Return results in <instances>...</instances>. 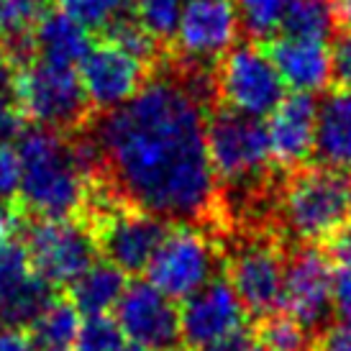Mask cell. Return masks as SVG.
Masks as SVG:
<instances>
[{
	"label": "cell",
	"instance_id": "6da1fadb",
	"mask_svg": "<svg viewBox=\"0 0 351 351\" xmlns=\"http://www.w3.org/2000/svg\"><path fill=\"white\" fill-rule=\"evenodd\" d=\"M213 77L200 67L147 80L90 134L103 162L100 185L128 208L162 221H205L215 213L218 182L205 147V106Z\"/></svg>",
	"mask_w": 351,
	"mask_h": 351
},
{
	"label": "cell",
	"instance_id": "7a4b0ae2",
	"mask_svg": "<svg viewBox=\"0 0 351 351\" xmlns=\"http://www.w3.org/2000/svg\"><path fill=\"white\" fill-rule=\"evenodd\" d=\"M23 210L39 221H64L88 203L90 180L75 162L69 141L49 128H29L19 138Z\"/></svg>",
	"mask_w": 351,
	"mask_h": 351
},
{
	"label": "cell",
	"instance_id": "3957f363",
	"mask_svg": "<svg viewBox=\"0 0 351 351\" xmlns=\"http://www.w3.org/2000/svg\"><path fill=\"white\" fill-rule=\"evenodd\" d=\"M280 218L300 244H321L349 223L351 172L333 167H302L280 195Z\"/></svg>",
	"mask_w": 351,
	"mask_h": 351
},
{
	"label": "cell",
	"instance_id": "277c9868",
	"mask_svg": "<svg viewBox=\"0 0 351 351\" xmlns=\"http://www.w3.org/2000/svg\"><path fill=\"white\" fill-rule=\"evenodd\" d=\"M16 106L23 118L49 131H80L90 116L88 95L75 67L51 64L44 59L29 62L19 72Z\"/></svg>",
	"mask_w": 351,
	"mask_h": 351
},
{
	"label": "cell",
	"instance_id": "5b68a950",
	"mask_svg": "<svg viewBox=\"0 0 351 351\" xmlns=\"http://www.w3.org/2000/svg\"><path fill=\"white\" fill-rule=\"evenodd\" d=\"M205 147L215 182L223 180L231 187L259 185L256 180L267 175V167L272 162L267 126L226 108L208 118Z\"/></svg>",
	"mask_w": 351,
	"mask_h": 351
},
{
	"label": "cell",
	"instance_id": "8992f818",
	"mask_svg": "<svg viewBox=\"0 0 351 351\" xmlns=\"http://www.w3.org/2000/svg\"><path fill=\"white\" fill-rule=\"evenodd\" d=\"M213 85L226 110L254 121L272 116L287 90L272 59L256 44H241L228 51L215 67Z\"/></svg>",
	"mask_w": 351,
	"mask_h": 351
},
{
	"label": "cell",
	"instance_id": "52a82bcc",
	"mask_svg": "<svg viewBox=\"0 0 351 351\" xmlns=\"http://www.w3.org/2000/svg\"><path fill=\"white\" fill-rule=\"evenodd\" d=\"M23 249L29 254L31 269L51 287L75 285L98 262V244L90 223L64 221H36L26 228Z\"/></svg>",
	"mask_w": 351,
	"mask_h": 351
},
{
	"label": "cell",
	"instance_id": "ba28073f",
	"mask_svg": "<svg viewBox=\"0 0 351 351\" xmlns=\"http://www.w3.org/2000/svg\"><path fill=\"white\" fill-rule=\"evenodd\" d=\"M90 228L95 234L98 252H103L106 262L118 267L123 274L149 269L156 249L169 234L167 221L123 203L98 208Z\"/></svg>",
	"mask_w": 351,
	"mask_h": 351
},
{
	"label": "cell",
	"instance_id": "9c48e42d",
	"mask_svg": "<svg viewBox=\"0 0 351 351\" xmlns=\"http://www.w3.org/2000/svg\"><path fill=\"white\" fill-rule=\"evenodd\" d=\"M218 254L210 239L193 226L172 228L149 264V285L169 300H187L215 280Z\"/></svg>",
	"mask_w": 351,
	"mask_h": 351
},
{
	"label": "cell",
	"instance_id": "30bf717a",
	"mask_svg": "<svg viewBox=\"0 0 351 351\" xmlns=\"http://www.w3.org/2000/svg\"><path fill=\"white\" fill-rule=\"evenodd\" d=\"M331 256L318 246L302 244L285 259L282 311L305 331H323L333 313Z\"/></svg>",
	"mask_w": 351,
	"mask_h": 351
},
{
	"label": "cell",
	"instance_id": "8fae6325",
	"mask_svg": "<svg viewBox=\"0 0 351 351\" xmlns=\"http://www.w3.org/2000/svg\"><path fill=\"white\" fill-rule=\"evenodd\" d=\"M285 259L287 256L272 239L244 241L231 254L226 280L231 282L246 313L264 321L282 308Z\"/></svg>",
	"mask_w": 351,
	"mask_h": 351
},
{
	"label": "cell",
	"instance_id": "7c38bea8",
	"mask_svg": "<svg viewBox=\"0 0 351 351\" xmlns=\"http://www.w3.org/2000/svg\"><path fill=\"white\" fill-rule=\"evenodd\" d=\"M239 26L234 0H187L175 31L177 54L203 69L234 49Z\"/></svg>",
	"mask_w": 351,
	"mask_h": 351
},
{
	"label": "cell",
	"instance_id": "4fadbf2b",
	"mask_svg": "<svg viewBox=\"0 0 351 351\" xmlns=\"http://www.w3.org/2000/svg\"><path fill=\"white\" fill-rule=\"evenodd\" d=\"M116 323L123 339L149 351H175L180 346V311L154 285H126L116 305Z\"/></svg>",
	"mask_w": 351,
	"mask_h": 351
},
{
	"label": "cell",
	"instance_id": "5bb4252c",
	"mask_svg": "<svg viewBox=\"0 0 351 351\" xmlns=\"http://www.w3.org/2000/svg\"><path fill=\"white\" fill-rule=\"evenodd\" d=\"M77 75L90 108H98L103 113L128 103L147 85V64L106 39L90 47L88 57L80 62Z\"/></svg>",
	"mask_w": 351,
	"mask_h": 351
},
{
	"label": "cell",
	"instance_id": "9a60e30c",
	"mask_svg": "<svg viewBox=\"0 0 351 351\" xmlns=\"http://www.w3.org/2000/svg\"><path fill=\"white\" fill-rule=\"evenodd\" d=\"M246 326V311L226 277H215L203 290L182 300L180 341L190 351H203L210 343Z\"/></svg>",
	"mask_w": 351,
	"mask_h": 351
},
{
	"label": "cell",
	"instance_id": "2e32d148",
	"mask_svg": "<svg viewBox=\"0 0 351 351\" xmlns=\"http://www.w3.org/2000/svg\"><path fill=\"white\" fill-rule=\"evenodd\" d=\"M318 103L313 95L293 93L285 95L277 106L269 123V152L274 165L285 169H300L315 152V134H318Z\"/></svg>",
	"mask_w": 351,
	"mask_h": 351
},
{
	"label": "cell",
	"instance_id": "e0dca14e",
	"mask_svg": "<svg viewBox=\"0 0 351 351\" xmlns=\"http://www.w3.org/2000/svg\"><path fill=\"white\" fill-rule=\"evenodd\" d=\"M267 57L272 59L285 88L302 95L321 93L333 80V57L326 41L295 39L282 34L269 41Z\"/></svg>",
	"mask_w": 351,
	"mask_h": 351
},
{
	"label": "cell",
	"instance_id": "ac0fdd59",
	"mask_svg": "<svg viewBox=\"0 0 351 351\" xmlns=\"http://www.w3.org/2000/svg\"><path fill=\"white\" fill-rule=\"evenodd\" d=\"M90 47V31L64 10H47L34 34V51H39V59L62 67H80Z\"/></svg>",
	"mask_w": 351,
	"mask_h": 351
},
{
	"label": "cell",
	"instance_id": "d6986e66",
	"mask_svg": "<svg viewBox=\"0 0 351 351\" xmlns=\"http://www.w3.org/2000/svg\"><path fill=\"white\" fill-rule=\"evenodd\" d=\"M315 154L326 167L351 172V93L341 90L318 108Z\"/></svg>",
	"mask_w": 351,
	"mask_h": 351
},
{
	"label": "cell",
	"instance_id": "ffe728a7",
	"mask_svg": "<svg viewBox=\"0 0 351 351\" xmlns=\"http://www.w3.org/2000/svg\"><path fill=\"white\" fill-rule=\"evenodd\" d=\"M126 293V274L110 262H95L75 285H69V302L82 318L108 315Z\"/></svg>",
	"mask_w": 351,
	"mask_h": 351
},
{
	"label": "cell",
	"instance_id": "44dd1931",
	"mask_svg": "<svg viewBox=\"0 0 351 351\" xmlns=\"http://www.w3.org/2000/svg\"><path fill=\"white\" fill-rule=\"evenodd\" d=\"M44 0H0V39L16 64H29L34 54V34L44 19Z\"/></svg>",
	"mask_w": 351,
	"mask_h": 351
},
{
	"label": "cell",
	"instance_id": "7402d4cb",
	"mask_svg": "<svg viewBox=\"0 0 351 351\" xmlns=\"http://www.w3.org/2000/svg\"><path fill=\"white\" fill-rule=\"evenodd\" d=\"M82 315L69 300L54 298L49 308L41 313L29 328V341L34 351H77V336Z\"/></svg>",
	"mask_w": 351,
	"mask_h": 351
},
{
	"label": "cell",
	"instance_id": "603a6c76",
	"mask_svg": "<svg viewBox=\"0 0 351 351\" xmlns=\"http://www.w3.org/2000/svg\"><path fill=\"white\" fill-rule=\"evenodd\" d=\"M336 13L328 0H290L282 19L285 36L326 41L331 36Z\"/></svg>",
	"mask_w": 351,
	"mask_h": 351
},
{
	"label": "cell",
	"instance_id": "cb8c5ba5",
	"mask_svg": "<svg viewBox=\"0 0 351 351\" xmlns=\"http://www.w3.org/2000/svg\"><path fill=\"white\" fill-rule=\"evenodd\" d=\"M106 41L113 44V47H118V49H123L126 54H131V57H136L138 62H144V64L154 62L156 49H159V41L138 23V19L134 16V10L123 13L121 19L113 21V23L108 26Z\"/></svg>",
	"mask_w": 351,
	"mask_h": 351
},
{
	"label": "cell",
	"instance_id": "d4e9b609",
	"mask_svg": "<svg viewBox=\"0 0 351 351\" xmlns=\"http://www.w3.org/2000/svg\"><path fill=\"white\" fill-rule=\"evenodd\" d=\"M182 8H185V0H131V10L138 19V23L159 44L175 39Z\"/></svg>",
	"mask_w": 351,
	"mask_h": 351
},
{
	"label": "cell",
	"instance_id": "484cf974",
	"mask_svg": "<svg viewBox=\"0 0 351 351\" xmlns=\"http://www.w3.org/2000/svg\"><path fill=\"white\" fill-rule=\"evenodd\" d=\"M290 0H236L239 23L254 39H272L277 29H282L285 10Z\"/></svg>",
	"mask_w": 351,
	"mask_h": 351
},
{
	"label": "cell",
	"instance_id": "4316f807",
	"mask_svg": "<svg viewBox=\"0 0 351 351\" xmlns=\"http://www.w3.org/2000/svg\"><path fill=\"white\" fill-rule=\"evenodd\" d=\"M34 274L36 272L31 269L29 254H26L23 244L10 241L3 246L0 249V305H5L10 298H16L29 285Z\"/></svg>",
	"mask_w": 351,
	"mask_h": 351
},
{
	"label": "cell",
	"instance_id": "83f0119b",
	"mask_svg": "<svg viewBox=\"0 0 351 351\" xmlns=\"http://www.w3.org/2000/svg\"><path fill=\"white\" fill-rule=\"evenodd\" d=\"M62 10L85 29L106 31L113 21L131 10V0H62Z\"/></svg>",
	"mask_w": 351,
	"mask_h": 351
},
{
	"label": "cell",
	"instance_id": "f1b7e54d",
	"mask_svg": "<svg viewBox=\"0 0 351 351\" xmlns=\"http://www.w3.org/2000/svg\"><path fill=\"white\" fill-rule=\"evenodd\" d=\"M259 343L269 351H308V331L290 315L277 313L262 321Z\"/></svg>",
	"mask_w": 351,
	"mask_h": 351
},
{
	"label": "cell",
	"instance_id": "f546056e",
	"mask_svg": "<svg viewBox=\"0 0 351 351\" xmlns=\"http://www.w3.org/2000/svg\"><path fill=\"white\" fill-rule=\"evenodd\" d=\"M123 346V333L116 318L110 315H90L82 318L77 336V351H116Z\"/></svg>",
	"mask_w": 351,
	"mask_h": 351
},
{
	"label": "cell",
	"instance_id": "4dcf8cb0",
	"mask_svg": "<svg viewBox=\"0 0 351 351\" xmlns=\"http://www.w3.org/2000/svg\"><path fill=\"white\" fill-rule=\"evenodd\" d=\"M21 159L13 147H0V203L19 195Z\"/></svg>",
	"mask_w": 351,
	"mask_h": 351
},
{
	"label": "cell",
	"instance_id": "1f68e13d",
	"mask_svg": "<svg viewBox=\"0 0 351 351\" xmlns=\"http://www.w3.org/2000/svg\"><path fill=\"white\" fill-rule=\"evenodd\" d=\"M333 57V80L341 85V90L351 93V31L341 34L339 41L331 47Z\"/></svg>",
	"mask_w": 351,
	"mask_h": 351
},
{
	"label": "cell",
	"instance_id": "d6a6232c",
	"mask_svg": "<svg viewBox=\"0 0 351 351\" xmlns=\"http://www.w3.org/2000/svg\"><path fill=\"white\" fill-rule=\"evenodd\" d=\"M26 118L19 106L13 103H0V147H10L26 134Z\"/></svg>",
	"mask_w": 351,
	"mask_h": 351
},
{
	"label": "cell",
	"instance_id": "836d02e7",
	"mask_svg": "<svg viewBox=\"0 0 351 351\" xmlns=\"http://www.w3.org/2000/svg\"><path fill=\"white\" fill-rule=\"evenodd\" d=\"M315 351H351V323L326 326L318 333Z\"/></svg>",
	"mask_w": 351,
	"mask_h": 351
},
{
	"label": "cell",
	"instance_id": "e575fe53",
	"mask_svg": "<svg viewBox=\"0 0 351 351\" xmlns=\"http://www.w3.org/2000/svg\"><path fill=\"white\" fill-rule=\"evenodd\" d=\"M333 311H339L343 323H351V269L346 267L333 277Z\"/></svg>",
	"mask_w": 351,
	"mask_h": 351
},
{
	"label": "cell",
	"instance_id": "d590c367",
	"mask_svg": "<svg viewBox=\"0 0 351 351\" xmlns=\"http://www.w3.org/2000/svg\"><path fill=\"white\" fill-rule=\"evenodd\" d=\"M21 64L0 51V103H13L16 106V88H19Z\"/></svg>",
	"mask_w": 351,
	"mask_h": 351
},
{
	"label": "cell",
	"instance_id": "8d00e7d4",
	"mask_svg": "<svg viewBox=\"0 0 351 351\" xmlns=\"http://www.w3.org/2000/svg\"><path fill=\"white\" fill-rule=\"evenodd\" d=\"M252 346H254L252 331L244 326V328H239V331L223 336L221 341L210 343V346H208V349H203V351H249Z\"/></svg>",
	"mask_w": 351,
	"mask_h": 351
},
{
	"label": "cell",
	"instance_id": "74e56055",
	"mask_svg": "<svg viewBox=\"0 0 351 351\" xmlns=\"http://www.w3.org/2000/svg\"><path fill=\"white\" fill-rule=\"evenodd\" d=\"M331 252L336 262L341 264V267H346V269H351V218L349 223L343 226L341 231L331 239Z\"/></svg>",
	"mask_w": 351,
	"mask_h": 351
},
{
	"label": "cell",
	"instance_id": "f35d334b",
	"mask_svg": "<svg viewBox=\"0 0 351 351\" xmlns=\"http://www.w3.org/2000/svg\"><path fill=\"white\" fill-rule=\"evenodd\" d=\"M0 351H34L29 333L21 328H0Z\"/></svg>",
	"mask_w": 351,
	"mask_h": 351
},
{
	"label": "cell",
	"instance_id": "ab89813d",
	"mask_svg": "<svg viewBox=\"0 0 351 351\" xmlns=\"http://www.w3.org/2000/svg\"><path fill=\"white\" fill-rule=\"evenodd\" d=\"M328 3L336 13V21H341L351 29V0H328Z\"/></svg>",
	"mask_w": 351,
	"mask_h": 351
},
{
	"label": "cell",
	"instance_id": "60d3db41",
	"mask_svg": "<svg viewBox=\"0 0 351 351\" xmlns=\"http://www.w3.org/2000/svg\"><path fill=\"white\" fill-rule=\"evenodd\" d=\"M116 351H149V349H144V346H136V343H131V341H123V346H118Z\"/></svg>",
	"mask_w": 351,
	"mask_h": 351
},
{
	"label": "cell",
	"instance_id": "b9f144b4",
	"mask_svg": "<svg viewBox=\"0 0 351 351\" xmlns=\"http://www.w3.org/2000/svg\"><path fill=\"white\" fill-rule=\"evenodd\" d=\"M249 351H269V349H267V346H262V343H254V346Z\"/></svg>",
	"mask_w": 351,
	"mask_h": 351
},
{
	"label": "cell",
	"instance_id": "7bdbcfd3",
	"mask_svg": "<svg viewBox=\"0 0 351 351\" xmlns=\"http://www.w3.org/2000/svg\"><path fill=\"white\" fill-rule=\"evenodd\" d=\"M0 208H3V203H0Z\"/></svg>",
	"mask_w": 351,
	"mask_h": 351
}]
</instances>
